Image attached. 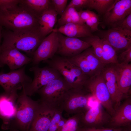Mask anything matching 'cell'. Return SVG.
<instances>
[{"mask_svg": "<svg viewBox=\"0 0 131 131\" xmlns=\"http://www.w3.org/2000/svg\"><path fill=\"white\" fill-rule=\"evenodd\" d=\"M38 18L20 2L16 6L0 10V25L12 31L39 30Z\"/></svg>", "mask_w": 131, "mask_h": 131, "instance_id": "1", "label": "cell"}, {"mask_svg": "<svg viewBox=\"0 0 131 131\" xmlns=\"http://www.w3.org/2000/svg\"><path fill=\"white\" fill-rule=\"evenodd\" d=\"M2 36L3 41L0 50L15 49L25 52L31 58L45 38L39 30L14 32L2 30Z\"/></svg>", "mask_w": 131, "mask_h": 131, "instance_id": "2", "label": "cell"}, {"mask_svg": "<svg viewBox=\"0 0 131 131\" xmlns=\"http://www.w3.org/2000/svg\"><path fill=\"white\" fill-rule=\"evenodd\" d=\"M16 105V114L9 129L10 131H29L40 103L39 101L32 99L22 90L18 95Z\"/></svg>", "mask_w": 131, "mask_h": 131, "instance_id": "3", "label": "cell"}, {"mask_svg": "<svg viewBox=\"0 0 131 131\" xmlns=\"http://www.w3.org/2000/svg\"><path fill=\"white\" fill-rule=\"evenodd\" d=\"M43 62L57 70L72 88L83 87L90 78L67 58L54 56Z\"/></svg>", "mask_w": 131, "mask_h": 131, "instance_id": "4", "label": "cell"}, {"mask_svg": "<svg viewBox=\"0 0 131 131\" xmlns=\"http://www.w3.org/2000/svg\"><path fill=\"white\" fill-rule=\"evenodd\" d=\"M72 88L62 76L51 81L36 92L41 104L55 110L59 107L66 92Z\"/></svg>", "mask_w": 131, "mask_h": 131, "instance_id": "5", "label": "cell"}, {"mask_svg": "<svg viewBox=\"0 0 131 131\" xmlns=\"http://www.w3.org/2000/svg\"><path fill=\"white\" fill-rule=\"evenodd\" d=\"M92 97L83 87L72 88L64 95L59 109L68 114L84 113L90 108L89 103Z\"/></svg>", "mask_w": 131, "mask_h": 131, "instance_id": "6", "label": "cell"}, {"mask_svg": "<svg viewBox=\"0 0 131 131\" xmlns=\"http://www.w3.org/2000/svg\"><path fill=\"white\" fill-rule=\"evenodd\" d=\"M83 87L112 116L115 111L101 73L90 78Z\"/></svg>", "mask_w": 131, "mask_h": 131, "instance_id": "7", "label": "cell"}, {"mask_svg": "<svg viewBox=\"0 0 131 131\" xmlns=\"http://www.w3.org/2000/svg\"><path fill=\"white\" fill-rule=\"evenodd\" d=\"M29 70L34 74V78L30 83L22 86L23 90L28 96H31L51 81L62 76L56 70L49 66L43 67L33 66Z\"/></svg>", "mask_w": 131, "mask_h": 131, "instance_id": "8", "label": "cell"}, {"mask_svg": "<svg viewBox=\"0 0 131 131\" xmlns=\"http://www.w3.org/2000/svg\"><path fill=\"white\" fill-rule=\"evenodd\" d=\"M96 32L95 35L107 41L116 52L131 46V31L112 28Z\"/></svg>", "mask_w": 131, "mask_h": 131, "instance_id": "9", "label": "cell"}, {"mask_svg": "<svg viewBox=\"0 0 131 131\" xmlns=\"http://www.w3.org/2000/svg\"><path fill=\"white\" fill-rule=\"evenodd\" d=\"M111 116L99 103L90 107L83 114L80 127L98 128H105Z\"/></svg>", "mask_w": 131, "mask_h": 131, "instance_id": "10", "label": "cell"}, {"mask_svg": "<svg viewBox=\"0 0 131 131\" xmlns=\"http://www.w3.org/2000/svg\"><path fill=\"white\" fill-rule=\"evenodd\" d=\"M18 88L9 93L5 92L0 95V118L3 121L1 128L9 129L10 124L14 119L16 111V102L18 95Z\"/></svg>", "mask_w": 131, "mask_h": 131, "instance_id": "11", "label": "cell"}, {"mask_svg": "<svg viewBox=\"0 0 131 131\" xmlns=\"http://www.w3.org/2000/svg\"><path fill=\"white\" fill-rule=\"evenodd\" d=\"M57 32L58 46L56 53L61 56L72 58L91 47L89 43L78 38L67 36Z\"/></svg>", "mask_w": 131, "mask_h": 131, "instance_id": "12", "label": "cell"}, {"mask_svg": "<svg viewBox=\"0 0 131 131\" xmlns=\"http://www.w3.org/2000/svg\"><path fill=\"white\" fill-rule=\"evenodd\" d=\"M58 46L57 32L53 30L44 38L33 53L31 63L32 66L38 65L41 61L52 58Z\"/></svg>", "mask_w": 131, "mask_h": 131, "instance_id": "13", "label": "cell"}, {"mask_svg": "<svg viewBox=\"0 0 131 131\" xmlns=\"http://www.w3.org/2000/svg\"><path fill=\"white\" fill-rule=\"evenodd\" d=\"M131 13V0H117L112 8L103 16L102 25L116 28Z\"/></svg>", "mask_w": 131, "mask_h": 131, "instance_id": "14", "label": "cell"}, {"mask_svg": "<svg viewBox=\"0 0 131 131\" xmlns=\"http://www.w3.org/2000/svg\"><path fill=\"white\" fill-rule=\"evenodd\" d=\"M25 66L8 73L0 72V85L5 92L9 93L16 88H22L23 85L30 83L32 79L25 72Z\"/></svg>", "mask_w": 131, "mask_h": 131, "instance_id": "15", "label": "cell"}, {"mask_svg": "<svg viewBox=\"0 0 131 131\" xmlns=\"http://www.w3.org/2000/svg\"><path fill=\"white\" fill-rule=\"evenodd\" d=\"M32 58L16 49L7 48L0 50V67L7 66L11 71L17 69L31 63Z\"/></svg>", "mask_w": 131, "mask_h": 131, "instance_id": "16", "label": "cell"}, {"mask_svg": "<svg viewBox=\"0 0 131 131\" xmlns=\"http://www.w3.org/2000/svg\"><path fill=\"white\" fill-rule=\"evenodd\" d=\"M101 73L105 80L114 108L115 110L120 105L124 95L121 91L118 86L113 64L106 65Z\"/></svg>", "mask_w": 131, "mask_h": 131, "instance_id": "17", "label": "cell"}, {"mask_svg": "<svg viewBox=\"0 0 131 131\" xmlns=\"http://www.w3.org/2000/svg\"><path fill=\"white\" fill-rule=\"evenodd\" d=\"M131 98L128 97L115 110L105 128H116L131 125Z\"/></svg>", "mask_w": 131, "mask_h": 131, "instance_id": "18", "label": "cell"}, {"mask_svg": "<svg viewBox=\"0 0 131 131\" xmlns=\"http://www.w3.org/2000/svg\"><path fill=\"white\" fill-rule=\"evenodd\" d=\"M113 64L118 88L124 95H128L131 86V64L118 63Z\"/></svg>", "mask_w": 131, "mask_h": 131, "instance_id": "19", "label": "cell"}, {"mask_svg": "<svg viewBox=\"0 0 131 131\" xmlns=\"http://www.w3.org/2000/svg\"><path fill=\"white\" fill-rule=\"evenodd\" d=\"M40 103L29 131H48L55 110Z\"/></svg>", "mask_w": 131, "mask_h": 131, "instance_id": "20", "label": "cell"}, {"mask_svg": "<svg viewBox=\"0 0 131 131\" xmlns=\"http://www.w3.org/2000/svg\"><path fill=\"white\" fill-rule=\"evenodd\" d=\"M53 30L67 36L78 38L93 35L90 28L85 24L68 23L54 29Z\"/></svg>", "mask_w": 131, "mask_h": 131, "instance_id": "21", "label": "cell"}, {"mask_svg": "<svg viewBox=\"0 0 131 131\" xmlns=\"http://www.w3.org/2000/svg\"><path fill=\"white\" fill-rule=\"evenodd\" d=\"M57 15L52 5L39 16V31L43 37H45L53 31L57 21Z\"/></svg>", "mask_w": 131, "mask_h": 131, "instance_id": "22", "label": "cell"}, {"mask_svg": "<svg viewBox=\"0 0 131 131\" xmlns=\"http://www.w3.org/2000/svg\"><path fill=\"white\" fill-rule=\"evenodd\" d=\"M93 76L101 74L105 65L95 54L91 47L82 52Z\"/></svg>", "mask_w": 131, "mask_h": 131, "instance_id": "23", "label": "cell"}, {"mask_svg": "<svg viewBox=\"0 0 131 131\" xmlns=\"http://www.w3.org/2000/svg\"><path fill=\"white\" fill-rule=\"evenodd\" d=\"M20 3L38 17L52 5L49 0H21Z\"/></svg>", "mask_w": 131, "mask_h": 131, "instance_id": "24", "label": "cell"}, {"mask_svg": "<svg viewBox=\"0 0 131 131\" xmlns=\"http://www.w3.org/2000/svg\"><path fill=\"white\" fill-rule=\"evenodd\" d=\"M61 16L58 20V24L59 27L70 23L85 24L81 19L79 12L72 7H66Z\"/></svg>", "mask_w": 131, "mask_h": 131, "instance_id": "25", "label": "cell"}, {"mask_svg": "<svg viewBox=\"0 0 131 131\" xmlns=\"http://www.w3.org/2000/svg\"><path fill=\"white\" fill-rule=\"evenodd\" d=\"M117 0H89L88 8L94 9L99 15L103 16L112 8Z\"/></svg>", "mask_w": 131, "mask_h": 131, "instance_id": "26", "label": "cell"}, {"mask_svg": "<svg viewBox=\"0 0 131 131\" xmlns=\"http://www.w3.org/2000/svg\"><path fill=\"white\" fill-rule=\"evenodd\" d=\"M103 41V52L101 59L105 65L119 63L116 52L114 48L106 41Z\"/></svg>", "mask_w": 131, "mask_h": 131, "instance_id": "27", "label": "cell"}, {"mask_svg": "<svg viewBox=\"0 0 131 131\" xmlns=\"http://www.w3.org/2000/svg\"><path fill=\"white\" fill-rule=\"evenodd\" d=\"M83 113L74 115L66 119L64 124L58 131H77L80 127V124Z\"/></svg>", "mask_w": 131, "mask_h": 131, "instance_id": "28", "label": "cell"}, {"mask_svg": "<svg viewBox=\"0 0 131 131\" xmlns=\"http://www.w3.org/2000/svg\"><path fill=\"white\" fill-rule=\"evenodd\" d=\"M68 58L72 63L79 67L84 74L90 78L93 76L82 52L75 56Z\"/></svg>", "mask_w": 131, "mask_h": 131, "instance_id": "29", "label": "cell"}, {"mask_svg": "<svg viewBox=\"0 0 131 131\" xmlns=\"http://www.w3.org/2000/svg\"><path fill=\"white\" fill-rule=\"evenodd\" d=\"M85 38L84 41L89 43L92 48L94 52L101 61L103 52V41L97 36H92Z\"/></svg>", "mask_w": 131, "mask_h": 131, "instance_id": "30", "label": "cell"}, {"mask_svg": "<svg viewBox=\"0 0 131 131\" xmlns=\"http://www.w3.org/2000/svg\"><path fill=\"white\" fill-rule=\"evenodd\" d=\"M63 112L60 109L55 110L48 131H58L64 124L66 119L63 117Z\"/></svg>", "mask_w": 131, "mask_h": 131, "instance_id": "31", "label": "cell"}, {"mask_svg": "<svg viewBox=\"0 0 131 131\" xmlns=\"http://www.w3.org/2000/svg\"><path fill=\"white\" fill-rule=\"evenodd\" d=\"M67 1V0H51L52 4L57 15H62L66 9Z\"/></svg>", "mask_w": 131, "mask_h": 131, "instance_id": "32", "label": "cell"}, {"mask_svg": "<svg viewBox=\"0 0 131 131\" xmlns=\"http://www.w3.org/2000/svg\"><path fill=\"white\" fill-rule=\"evenodd\" d=\"M83 131H131V125L116 128H96L84 127Z\"/></svg>", "mask_w": 131, "mask_h": 131, "instance_id": "33", "label": "cell"}, {"mask_svg": "<svg viewBox=\"0 0 131 131\" xmlns=\"http://www.w3.org/2000/svg\"><path fill=\"white\" fill-rule=\"evenodd\" d=\"M89 1V0H72L66 7H73L79 12L88 8Z\"/></svg>", "mask_w": 131, "mask_h": 131, "instance_id": "34", "label": "cell"}, {"mask_svg": "<svg viewBox=\"0 0 131 131\" xmlns=\"http://www.w3.org/2000/svg\"><path fill=\"white\" fill-rule=\"evenodd\" d=\"M21 0H0V10L9 8L18 5Z\"/></svg>", "mask_w": 131, "mask_h": 131, "instance_id": "35", "label": "cell"}, {"mask_svg": "<svg viewBox=\"0 0 131 131\" xmlns=\"http://www.w3.org/2000/svg\"><path fill=\"white\" fill-rule=\"evenodd\" d=\"M119 58L121 61V63L129 64L131 61V46L121 53Z\"/></svg>", "mask_w": 131, "mask_h": 131, "instance_id": "36", "label": "cell"}, {"mask_svg": "<svg viewBox=\"0 0 131 131\" xmlns=\"http://www.w3.org/2000/svg\"><path fill=\"white\" fill-rule=\"evenodd\" d=\"M116 28L122 30L131 31V13L129 14Z\"/></svg>", "mask_w": 131, "mask_h": 131, "instance_id": "37", "label": "cell"}, {"mask_svg": "<svg viewBox=\"0 0 131 131\" xmlns=\"http://www.w3.org/2000/svg\"><path fill=\"white\" fill-rule=\"evenodd\" d=\"M90 13L91 21L97 31H98L99 30L98 28V26L100 23L98 16L94 12L90 10Z\"/></svg>", "mask_w": 131, "mask_h": 131, "instance_id": "38", "label": "cell"}, {"mask_svg": "<svg viewBox=\"0 0 131 131\" xmlns=\"http://www.w3.org/2000/svg\"><path fill=\"white\" fill-rule=\"evenodd\" d=\"M78 12L81 19L84 23L87 20L90 18V10L88 9L82 10Z\"/></svg>", "mask_w": 131, "mask_h": 131, "instance_id": "39", "label": "cell"}, {"mask_svg": "<svg viewBox=\"0 0 131 131\" xmlns=\"http://www.w3.org/2000/svg\"><path fill=\"white\" fill-rule=\"evenodd\" d=\"M3 27L2 26L0 25V48L1 47V38L2 37V29Z\"/></svg>", "mask_w": 131, "mask_h": 131, "instance_id": "40", "label": "cell"}, {"mask_svg": "<svg viewBox=\"0 0 131 131\" xmlns=\"http://www.w3.org/2000/svg\"><path fill=\"white\" fill-rule=\"evenodd\" d=\"M77 131H82L81 129L80 128H79L78 129V130H77Z\"/></svg>", "mask_w": 131, "mask_h": 131, "instance_id": "41", "label": "cell"}]
</instances>
